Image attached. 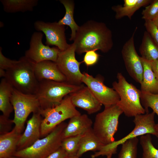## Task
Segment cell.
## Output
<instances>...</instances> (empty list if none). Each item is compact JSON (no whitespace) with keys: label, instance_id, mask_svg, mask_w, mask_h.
I'll use <instances>...</instances> for the list:
<instances>
[{"label":"cell","instance_id":"obj_7","mask_svg":"<svg viewBox=\"0 0 158 158\" xmlns=\"http://www.w3.org/2000/svg\"><path fill=\"white\" fill-rule=\"evenodd\" d=\"M40 113L43 118L41 126L42 136L47 135L65 120L81 114L72 104L69 95L58 105L41 109Z\"/></svg>","mask_w":158,"mask_h":158},{"label":"cell","instance_id":"obj_29","mask_svg":"<svg viewBox=\"0 0 158 158\" xmlns=\"http://www.w3.org/2000/svg\"><path fill=\"white\" fill-rule=\"evenodd\" d=\"M138 141L136 137L128 140L123 143L118 158H137Z\"/></svg>","mask_w":158,"mask_h":158},{"label":"cell","instance_id":"obj_43","mask_svg":"<svg viewBox=\"0 0 158 158\" xmlns=\"http://www.w3.org/2000/svg\"><path fill=\"white\" fill-rule=\"evenodd\" d=\"M155 136L158 138V132H157V134Z\"/></svg>","mask_w":158,"mask_h":158},{"label":"cell","instance_id":"obj_1","mask_svg":"<svg viewBox=\"0 0 158 158\" xmlns=\"http://www.w3.org/2000/svg\"><path fill=\"white\" fill-rule=\"evenodd\" d=\"M73 41L75 52L80 55L94 50L107 53L113 45L111 30L104 23L93 20L80 26Z\"/></svg>","mask_w":158,"mask_h":158},{"label":"cell","instance_id":"obj_15","mask_svg":"<svg viewBox=\"0 0 158 158\" xmlns=\"http://www.w3.org/2000/svg\"><path fill=\"white\" fill-rule=\"evenodd\" d=\"M73 105L81 108L89 114L99 111L102 104L95 97L89 88L84 85L76 91L69 94Z\"/></svg>","mask_w":158,"mask_h":158},{"label":"cell","instance_id":"obj_23","mask_svg":"<svg viewBox=\"0 0 158 158\" xmlns=\"http://www.w3.org/2000/svg\"><path fill=\"white\" fill-rule=\"evenodd\" d=\"M13 87L5 78H3L0 83V110L3 115L8 118L13 110L11 102Z\"/></svg>","mask_w":158,"mask_h":158},{"label":"cell","instance_id":"obj_41","mask_svg":"<svg viewBox=\"0 0 158 158\" xmlns=\"http://www.w3.org/2000/svg\"><path fill=\"white\" fill-rule=\"evenodd\" d=\"M112 155V154H110L107 155V158H111Z\"/></svg>","mask_w":158,"mask_h":158},{"label":"cell","instance_id":"obj_35","mask_svg":"<svg viewBox=\"0 0 158 158\" xmlns=\"http://www.w3.org/2000/svg\"><path fill=\"white\" fill-rule=\"evenodd\" d=\"M12 123H13L12 120L3 115H0V134L9 132Z\"/></svg>","mask_w":158,"mask_h":158},{"label":"cell","instance_id":"obj_20","mask_svg":"<svg viewBox=\"0 0 158 158\" xmlns=\"http://www.w3.org/2000/svg\"><path fill=\"white\" fill-rule=\"evenodd\" d=\"M152 0H124L123 6L117 5L112 7V10L116 13V19H120L127 16L131 20L134 13L140 8L147 6L152 1Z\"/></svg>","mask_w":158,"mask_h":158},{"label":"cell","instance_id":"obj_3","mask_svg":"<svg viewBox=\"0 0 158 158\" xmlns=\"http://www.w3.org/2000/svg\"><path fill=\"white\" fill-rule=\"evenodd\" d=\"M117 78L118 81L114 82L112 85L120 97L117 104L123 113L128 117L145 114V110L140 101L141 90L128 82L121 73H117Z\"/></svg>","mask_w":158,"mask_h":158},{"label":"cell","instance_id":"obj_25","mask_svg":"<svg viewBox=\"0 0 158 158\" xmlns=\"http://www.w3.org/2000/svg\"><path fill=\"white\" fill-rule=\"evenodd\" d=\"M38 0H1L4 11L13 13L32 11L38 4Z\"/></svg>","mask_w":158,"mask_h":158},{"label":"cell","instance_id":"obj_16","mask_svg":"<svg viewBox=\"0 0 158 158\" xmlns=\"http://www.w3.org/2000/svg\"><path fill=\"white\" fill-rule=\"evenodd\" d=\"M42 119L40 113H33L32 117L27 121L25 130L18 142L17 151L30 146L40 139Z\"/></svg>","mask_w":158,"mask_h":158},{"label":"cell","instance_id":"obj_39","mask_svg":"<svg viewBox=\"0 0 158 158\" xmlns=\"http://www.w3.org/2000/svg\"><path fill=\"white\" fill-rule=\"evenodd\" d=\"M152 21L158 28V15Z\"/></svg>","mask_w":158,"mask_h":158},{"label":"cell","instance_id":"obj_38","mask_svg":"<svg viewBox=\"0 0 158 158\" xmlns=\"http://www.w3.org/2000/svg\"><path fill=\"white\" fill-rule=\"evenodd\" d=\"M6 74V71L0 68V77L4 78Z\"/></svg>","mask_w":158,"mask_h":158},{"label":"cell","instance_id":"obj_18","mask_svg":"<svg viewBox=\"0 0 158 158\" xmlns=\"http://www.w3.org/2000/svg\"><path fill=\"white\" fill-rule=\"evenodd\" d=\"M92 124L91 119L86 114L71 118L63 131V139L84 134L92 128Z\"/></svg>","mask_w":158,"mask_h":158},{"label":"cell","instance_id":"obj_9","mask_svg":"<svg viewBox=\"0 0 158 158\" xmlns=\"http://www.w3.org/2000/svg\"><path fill=\"white\" fill-rule=\"evenodd\" d=\"M11 102L14 112L13 122L16 131L21 134L28 116L31 113H40V104L35 95L22 93L15 88L11 98Z\"/></svg>","mask_w":158,"mask_h":158},{"label":"cell","instance_id":"obj_5","mask_svg":"<svg viewBox=\"0 0 158 158\" xmlns=\"http://www.w3.org/2000/svg\"><path fill=\"white\" fill-rule=\"evenodd\" d=\"M67 125L62 123L45 137L39 139L28 148L16 151L13 156L20 158H46L61 147L63 131Z\"/></svg>","mask_w":158,"mask_h":158},{"label":"cell","instance_id":"obj_21","mask_svg":"<svg viewBox=\"0 0 158 158\" xmlns=\"http://www.w3.org/2000/svg\"><path fill=\"white\" fill-rule=\"evenodd\" d=\"M143 65L142 80L140 84L142 92L153 94L158 93V81L149 61L141 57Z\"/></svg>","mask_w":158,"mask_h":158},{"label":"cell","instance_id":"obj_2","mask_svg":"<svg viewBox=\"0 0 158 158\" xmlns=\"http://www.w3.org/2000/svg\"><path fill=\"white\" fill-rule=\"evenodd\" d=\"M35 63L23 56L12 68L6 71L4 78L18 91L24 94L35 95L39 82L34 72Z\"/></svg>","mask_w":158,"mask_h":158},{"label":"cell","instance_id":"obj_12","mask_svg":"<svg viewBox=\"0 0 158 158\" xmlns=\"http://www.w3.org/2000/svg\"><path fill=\"white\" fill-rule=\"evenodd\" d=\"M43 34L40 32H34L30 42V47L25 56L35 63L46 61L56 62L60 51L56 47H50L42 42Z\"/></svg>","mask_w":158,"mask_h":158},{"label":"cell","instance_id":"obj_13","mask_svg":"<svg viewBox=\"0 0 158 158\" xmlns=\"http://www.w3.org/2000/svg\"><path fill=\"white\" fill-rule=\"evenodd\" d=\"M137 28H135L131 37L124 44L121 54L128 74L140 84L142 80L143 68L141 57L138 54L134 45V37Z\"/></svg>","mask_w":158,"mask_h":158},{"label":"cell","instance_id":"obj_4","mask_svg":"<svg viewBox=\"0 0 158 158\" xmlns=\"http://www.w3.org/2000/svg\"><path fill=\"white\" fill-rule=\"evenodd\" d=\"M83 84L76 85L67 82L44 80L39 82L35 94L41 109L53 107L60 104L66 95L82 88Z\"/></svg>","mask_w":158,"mask_h":158},{"label":"cell","instance_id":"obj_31","mask_svg":"<svg viewBox=\"0 0 158 158\" xmlns=\"http://www.w3.org/2000/svg\"><path fill=\"white\" fill-rule=\"evenodd\" d=\"M142 18L145 20H152L158 15V0H152L142 12Z\"/></svg>","mask_w":158,"mask_h":158},{"label":"cell","instance_id":"obj_30","mask_svg":"<svg viewBox=\"0 0 158 158\" xmlns=\"http://www.w3.org/2000/svg\"><path fill=\"white\" fill-rule=\"evenodd\" d=\"M83 134L68 137L63 139L61 147L68 156L76 155L78 151L80 139Z\"/></svg>","mask_w":158,"mask_h":158},{"label":"cell","instance_id":"obj_11","mask_svg":"<svg viewBox=\"0 0 158 158\" xmlns=\"http://www.w3.org/2000/svg\"><path fill=\"white\" fill-rule=\"evenodd\" d=\"M83 74L82 83L89 88L104 107L118 103L120 99L118 94L113 88L109 87L104 84V79L102 76L99 75L95 78L85 72Z\"/></svg>","mask_w":158,"mask_h":158},{"label":"cell","instance_id":"obj_27","mask_svg":"<svg viewBox=\"0 0 158 158\" xmlns=\"http://www.w3.org/2000/svg\"><path fill=\"white\" fill-rule=\"evenodd\" d=\"M140 99L146 113L149 112L148 108L150 107L158 116V93L153 94L141 91ZM155 129L156 131L158 132V123L156 124Z\"/></svg>","mask_w":158,"mask_h":158},{"label":"cell","instance_id":"obj_36","mask_svg":"<svg viewBox=\"0 0 158 158\" xmlns=\"http://www.w3.org/2000/svg\"><path fill=\"white\" fill-rule=\"evenodd\" d=\"M68 157V156L66 151L61 147L46 158H66Z\"/></svg>","mask_w":158,"mask_h":158},{"label":"cell","instance_id":"obj_22","mask_svg":"<svg viewBox=\"0 0 158 158\" xmlns=\"http://www.w3.org/2000/svg\"><path fill=\"white\" fill-rule=\"evenodd\" d=\"M104 145L95 135L92 128L81 137L76 156L80 157L88 151H98Z\"/></svg>","mask_w":158,"mask_h":158},{"label":"cell","instance_id":"obj_8","mask_svg":"<svg viewBox=\"0 0 158 158\" xmlns=\"http://www.w3.org/2000/svg\"><path fill=\"white\" fill-rule=\"evenodd\" d=\"M123 112L117 104L104 107L96 116L93 130L105 145L114 142V136L117 130L120 116Z\"/></svg>","mask_w":158,"mask_h":158},{"label":"cell","instance_id":"obj_28","mask_svg":"<svg viewBox=\"0 0 158 158\" xmlns=\"http://www.w3.org/2000/svg\"><path fill=\"white\" fill-rule=\"evenodd\" d=\"M140 143L143 151L142 158H158V149L154 146L150 134L140 136Z\"/></svg>","mask_w":158,"mask_h":158},{"label":"cell","instance_id":"obj_19","mask_svg":"<svg viewBox=\"0 0 158 158\" xmlns=\"http://www.w3.org/2000/svg\"><path fill=\"white\" fill-rule=\"evenodd\" d=\"M22 134L14 128L7 133L0 134V158H9L17 151V145Z\"/></svg>","mask_w":158,"mask_h":158},{"label":"cell","instance_id":"obj_37","mask_svg":"<svg viewBox=\"0 0 158 158\" xmlns=\"http://www.w3.org/2000/svg\"><path fill=\"white\" fill-rule=\"evenodd\" d=\"M149 62L151 66L152 69L155 74L156 79L158 81V60Z\"/></svg>","mask_w":158,"mask_h":158},{"label":"cell","instance_id":"obj_32","mask_svg":"<svg viewBox=\"0 0 158 158\" xmlns=\"http://www.w3.org/2000/svg\"><path fill=\"white\" fill-rule=\"evenodd\" d=\"M96 51L91 50L86 52L83 62L87 66H93L98 62L99 55L96 52Z\"/></svg>","mask_w":158,"mask_h":158},{"label":"cell","instance_id":"obj_6","mask_svg":"<svg viewBox=\"0 0 158 158\" xmlns=\"http://www.w3.org/2000/svg\"><path fill=\"white\" fill-rule=\"evenodd\" d=\"M155 113L153 111L135 116L133 121L135 127L131 132L118 140L104 145L99 150L92 154L91 158H96L100 156H107L110 154H115L116 153L118 145H122L128 140L138 136L148 134L155 136L157 132L155 129Z\"/></svg>","mask_w":158,"mask_h":158},{"label":"cell","instance_id":"obj_14","mask_svg":"<svg viewBox=\"0 0 158 158\" xmlns=\"http://www.w3.org/2000/svg\"><path fill=\"white\" fill-rule=\"evenodd\" d=\"M35 30L42 32L45 35L46 45L55 46L60 51L67 49L70 44L67 43L65 36V29L64 25L56 22H45L38 20L34 23Z\"/></svg>","mask_w":158,"mask_h":158},{"label":"cell","instance_id":"obj_10","mask_svg":"<svg viewBox=\"0 0 158 158\" xmlns=\"http://www.w3.org/2000/svg\"><path fill=\"white\" fill-rule=\"evenodd\" d=\"M75 52V46L73 43L66 50L60 51L55 62L67 82L80 85L82 83L83 74L80 71V66L83 62L76 60Z\"/></svg>","mask_w":158,"mask_h":158},{"label":"cell","instance_id":"obj_24","mask_svg":"<svg viewBox=\"0 0 158 158\" xmlns=\"http://www.w3.org/2000/svg\"><path fill=\"white\" fill-rule=\"evenodd\" d=\"M139 51L141 57L147 61L158 60V46L146 31L144 32Z\"/></svg>","mask_w":158,"mask_h":158},{"label":"cell","instance_id":"obj_42","mask_svg":"<svg viewBox=\"0 0 158 158\" xmlns=\"http://www.w3.org/2000/svg\"><path fill=\"white\" fill-rule=\"evenodd\" d=\"M9 158H20L18 157H17L14 156H12L10 157Z\"/></svg>","mask_w":158,"mask_h":158},{"label":"cell","instance_id":"obj_40","mask_svg":"<svg viewBox=\"0 0 158 158\" xmlns=\"http://www.w3.org/2000/svg\"><path fill=\"white\" fill-rule=\"evenodd\" d=\"M66 158H80V157L76 155L72 156H68Z\"/></svg>","mask_w":158,"mask_h":158},{"label":"cell","instance_id":"obj_17","mask_svg":"<svg viewBox=\"0 0 158 158\" xmlns=\"http://www.w3.org/2000/svg\"><path fill=\"white\" fill-rule=\"evenodd\" d=\"M34 71L36 78L39 82L47 80L67 82L66 78L55 62L46 61L35 63Z\"/></svg>","mask_w":158,"mask_h":158},{"label":"cell","instance_id":"obj_33","mask_svg":"<svg viewBox=\"0 0 158 158\" xmlns=\"http://www.w3.org/2000/svg\"><path fill=\"white\" fill-rule=\"evenodd\" d=\"M144 26L148 33L158 46V28L151 20H145Z\"/></svg>","mask_w":158,"mask_h":158},{"label":"cell","instance_id":"obj_34","mask_svg":"<svg viewBox=\"0 0 158 158\" xmlns=\"http://www.w3.org/2000/svg\"><path fill=\"white\" fill-rule=\"evenodd\" d=\"M2 48L0 47V68L6 71L12 68L18 61L10 59L4 56L2 53Z\"/></svg>","mask_w":158,"mask_h":158},{"label":"cell","instance_id":"obj_26","mask_svg":"<svg viewBox=\"0 0 158 158\" xmlns=\"http://www.w3.org/2000/svg\"><path fill=\"white\" fill-rule=\"evenodd\" d=\"M59 1L64 6L65 8L66 13L63 18L60 19L58 23L61 25H67L69 26L71 30L69 40H74L76 32L80 27L74 19V1L72 0H60Z\"/></svg>","mask_w":158,"mask_h":158}]
</instances>
